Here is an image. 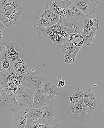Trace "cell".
<instances>
[{"label": "cell", "mask_w": 104, "mask_h": 128, "mask_svg": "<svg viewBox=\"0 0 104 128\" xmlns=\"http://www.w3.org/2000/svg\"><path fill=\"white\" fill-rule=\"evenodd\" d=\"M45 80L42 74L33 70L24 74L22 84L31 90H36L42 88Z\"/></svg>", "instance_id": "obj_6"}, {"label": "cell", "mask_w": 104, "mask_h": 128, "mask_svg": "<svg viewBox=\"0 0 104 128\" xmlns=\"http://www.w3.org/2000/svg\"><path fill=\"white\" fill-rule=\"evenodd\" d=\"M47 100L42 88L34 90L32 108H40L46 106Z\"/></svg>", "instance_id": "obj_16"}, {"label": "cell", "mask_w": 104, "mask_h": 128, "mask_svg": "<svg viewBox=\"0 0 104 128\" xmlns=\"http://www.w3.org/2000/svg\"><path fill=\"white\" fill-rule=\"evenodd\" d=\"M5 28V26L0 21V30L2 31L4 30Z\"/></svg>", "instance_id": "obj_28"}, {"label": "cell", "mask_w": 104, "mask_h": 128, "mask_svg": "<svg viewBox=\"0 0 104 128\" xmlns=\"http://www.w3.org/2000/svg\"><path fill=\"white\" fill-rule=\"evenodd\" d=\"M89 0L95 4H98L100 2L99 0Z\"/></svg>", "instance_id": "obj_29"}, {"label": "cell", "mask_w": 104, "mask_h": 128, "mask_svg": "<svg viewBox=\"0 0 104 128\" xmlns=\"http://www.w3.org/2000/svg\"><path fill=\"white\" fill-rule=\"evenodd\" d=\"M58 14L60 15V17H62V18H65L67 15V10L65 8H60Z\"/></svg>", "instance_id": "obj_24"}, {"label": "cell", "mask_w": 104, "mask_h": 128, "mask_svg": "<svg viewBox=\"0 0 104 128\" xmlns=\"http://www.w3.org/2000/svg\"><path fill=\"white\" fill-rule=\"evenodd\" d=\"M42 89L44 91L47 100L56 98L59 94L58 86L48 81L45 80L43 82Z\"/></svg>", "instance_id": "obj_15"}, {"label": "cell", "mask_w": 104, "mask_h": 128, "mask_svg": "<svg viewBox=\"0 0 104 128\" xmlns=\"http://www.w3.org/2000/svg\"><path fill=\"white\" fill-rule=\"evenodd\" d=\"M13 67L14 71L20 75H24L28 72V66L22 59H18L16 60Z\"/></svg>", "instance_id": "obj_18"}, {"label": "cell", "mask_w": 104, "mask_h": 128, "mask_svg": "<svg viewBox=\"0 0 104 128\" xmlns=\"http://www.w3.org/2000/svg\"><path fill=\"white\" fill-rule=\"evenodd\" d=\"M27 124L32 123L51 125L54 118V114L50 106L40 108H30L26 114Z\"/></svg>", "instance_id": "obj_3"}, {"label": "cell", "mask_w": 104, "mask_h": 128, "mask_svg": "<svg viewBox=\"0 0 104 128\" xmlns=\"http://www.w3.org/2000/svg\"><path fill=\"white\" fill-rule=\"evenodd\" d=\"M101 0V1H102V0Z\"/></svg>", "instance_id": "obj_32"}, {"label": "cell", "mask_w": 104, "mask_h": 128, "mask_svg": "<svg viewBox=\"0 0 104 128\" xmlns=\"http://www.w3.org/2000/svg\"><path fill=\"white\" fill-rule=\"evenodd\" d=\"M50 6L54 14H58L60 8H59L55 3L54 0H51L50 2Z\"/></svg>", "instance_id": "obj_23"}, {"label": "cell", "mask_w": 104, "mask_h": 128, "mask_svg": "<svg viewBox=\"0 0 104 128\" xmlns=\"http://www.w3.org/2000/svg\"><path fill=\"white\" fill-rule=\"evenodd\" d=\"M60 19V15L54 14L52 9H50L48 4L46 2L44 11L39 17L37 26L40 28H48L57 24Z\"/></svg>", "instance_id": "obj_7"}, {"label": "cell", "mask_w": 104, "mask_h": 128, "mask_svg": "<svg viewBox=\"0 0 104 128\" xmlns=\"http://www.w3.org/2000/svg\"><path fill=\"white\" fill-rule=\"evenodd\" d=\"M73 3L79 10L90 18L95 14L96 4L89 0H74Z\"/></svg>", "instance_id": "obj_12"}, {"label": "cell", "mask_w": 104, "mask_h": 128, "mask_svg": "<svg viewBox=\"0 0 104 128\" xmlns=\"http://www.w3.org/2000/svg\"><path fill=\"white\" fill-rule=\"evenodd\" d=\"M84 30L81 34L84 40V45L89 46L96 38L98 29V21L95 18H89L84 20Z\"/></svg>", "instance_id": "obj_5"}, {"label": "cell", "mask_w": 104, "mask_h": 128, "mask_svg": "<svg viewBox=\"0 0 104 128\" xmlns=\"http://www.w3.org/2000/svg\"><path fill=\"white\" fill-rule=\"evenodd\" d=\"M66 83L64 80H60L58 83V84H57V86L58 87H62L64 86H65L66 85Z\"/></svg>", "instance_id": "obj_27"}, {"label": "cell", "mask_w": 104, "mask_h": 128, "mask_svg": "<svg viewBox=\"0 0 104 128\" xmlns=\"http://www.w3.org/2000/svg\"><path fill=\"white\" fill-rule=\"evenodd\" d=\"M5 48V44H4V42H0V56L4 51Z\"/></svg>", "instance_id": "obj_26"}, {"label": "cell", "mask_w": 104, "mask_h": 128, "mask_svg": "<svg viewBox=\"0 0 104 128\" xmlns=\"http://www.w3.org/2000/svg\"><path fill=\"white\" fill-rule=\"evenodd\" d=\"M81 48L80 46L71 44L69 42L68 39L65 41L61 44V48L62 52L64 55L70 56L74 60H76V56L78 53L79 52L80 49Z\"/></svg>", "instance_id": "obj_17"}, {"label": "cell", "mask_w": 104, "mask_h": 128, "mask_svg": "<svg viewBox=\"0 0 104 128\" xmlns=\"http://www.w3.org/2000/svg\"></svg>", "instance_id": "obj_34"}, {"label": "cell", "mask_w": 104, "mask_h": 128, "mask_svg": "<svg viewBox=\"0 0 104 128\" xmlns=\"http://www.w3.org/2000/svg\"><path fill=\"white\" fill-rule=\"evenodd\" d=\"M51 125L47 124H37L32 123L29 124H26L25 128H52Z\"/></svg>", "instance_id": "obj_21"}, {"label": "cell", "mask_w": 104, "mask_h": 128, "mask_svg": "<svg viewBox=\"0 0 104 128\" xmlns=\"http://www.w3.org/2000/svg\"><path fill=\"white\" fill-rule=\"evenodd\" d=\"M84 20L78 22H70L66 20L63 18L60 17L59 21L57 24L62 31L68 34L74 33L82 34L84 28Z\"/></svg>", "instance_id": "obj_10"}, {"label": "cell", "mask_w": 104, "mask_h": 128, "mask_svg": "<svg viewBox=\"0 0 104 128\" xmlns=\"http://www.w3.org/2000/svg\"><path fill=\"white\" fill-rule=\"evenodd\" d=\"M10 66V62L8 60L4 59L0 62V66L3 70H7Z\"/></svg>", "instance_id": "obj_22"}, {"label": "cell", "mask_w": 104, "mask_h": 128, "mask_svg": "<svg viewBox=\"0 0 104 128\" xmlns=\"http://www.w3.org/2000/svg\"><path fill=\"white\" fill-rule=\"evenodd\" d=\"M22 10L18 0H0V21L6 28L15 26L21 19Z\"/></svg>", "instance_id": "obj_1"}, {"label": "cell", "mask_w": 104, "mask_h": 128, "mask_svg": "<svg viewBox=\"0 0 104 128\" xmlns=\"http://www.w3.org/2000/svg\"><path fill=\"white\" fill-rule=\"evenodd\" d=\"M68 39L70 43L72 45L80 47L84 45V40L81 34L77 33L70 34Z\"/></svg>", "instance_id": "obj_19"}, {"label": "cell", "mask_w": 104, "mask_h": 128, "mask_svg": "<svg viewBox=\"0 0 104 128\" xmlns=\"http://www.w3.org/2000/svg\"><path fill=\"white\" fill-rule=\"evenodd\" d=\"M30 108L21 107L14 112L12 123L14 128H24L27 124L26 114Z\"/></svg>", "instance_id": "obj_11"}, {"label": "cell", "mask_w": 104, "mask_h": 128, "mask_svg": "<svg viewBox=\"0 0 104 128\" xmlns=\"http://www.w3.org/2000/svg\"><path fill=\"white\" fill-rule=\"evenodd\" d=\"M84 92L82 88H78L70 97L69 104L72 113L83 115L86 114L84 103Z\"/></svg>", "instance_id": "obj_8"}, {"label": "cell", "mask_w": 104, "mask_h": 128, "mask_svg": "<svg viewBox=\"0 0 104 128\" xmlns=\"http://www.w3.org/2000/svg\"><path fill=\"white\" fill-rule=\"evenodd\" d=\"M73 0V1H74V0Z\"/></svg>", "instance_id": "obj_33"}, {"label": "cell", "mask_w": 104, "mask_h": 128, "mask_svg": "<svg viewBox=\"0 0 104 128\" xmlns=\"http://www.w3.org/2000/svg\"><path fill=\"white\" fill-rule=\"evenodd\" d=\"M84 98L86 113L89 114L95 110L98 103L94 92L85 90L84 92Z\"/></svg>", "instance_id": "obj_14"}, {"label": "cell", "mask_w": 104, "mask_h": 128, "mask_svg": "<svg viewBox=\"0 0 104 128\" xmlns=\"http://www.w3.org/2000/svg\"><path fill=\"white\" fill-rule=\"evenodd\" d=\"M34 90L22 84L15 93V98L21 107H32L34 98Z\"/></svg>", "instance_id": "obj_9"}, {"label": "cell", "mask_w": 104, "mask_h": 128, "mask_svg": "<svg viewBox=\"0 0 104 128\" xmlns=\"http://www.w3.org/2000/svg\"><path fill=\"white\" fill-rule=\"evenodd\" d=\"M55 3L59 8L67 9L72 4L73 1L72 0H54Z\"/></svg>", "instance_id": "obj_20"}, {"label": "cell", "mask_w": 104, "mask_h": 128, "mask_svg": "<svg viewBox=\"0 0 104 128\" xmlns=\"http://www.w3.org/2000/svg\"><path fill=\"white\" fill-rule=\"evenodd\" d=\"M3 36H4V34H3V33L2 32V31L0 30V39L1 38H2V37H3Z\"/></svg>", "instance_id": "obj_30"}, {"label": "cell", "mask_w": 104, "mask_h": 128, "mask_svg": "<svg viewBox=\"0 0 104 128\" xmlns=\"http://www.w3.org/2000/svg\"><path fill=\"white\" fill-rule=\"evenodd\" d=\"M4 43L5 45V48L0 56V62L4 60L8 59L10 62V66H13L17 60L22 59V49L18 44L10 41H6Z\"/></svg>", "instance_id": "obj_4"}, {"label": "cell", "mask_w": 104, "mask_h": 128, "mask_svg": "<svg viewBox=\"0 0 104 128\" xmlns=\"http://www.w3.org/2000/svg\"><path fill=\"white\" fill-rule=\"evenodd\" d=\"M2 70V68L0 66V71H1L2 70Z\"/></svg>", "instance_id": "obj_31"}, {"label": "cell", "mask_w": 104, "mask_h": 128, "mask_svg": "<svg viewBox=\"0 0 104 128\" xmlns=\"http://www.w3.org/2000/svg\"><path fill=\"white\" fill-rule=\"evenodd\" d=\"M64 56L65 57V62L66 64H71L74 61V60L70 56L64 55Z\"/></svg>", "instance_id": "obj_25"}, {"label": "cell", "mask_w": 104, "mask_h": 128, "mask_svg": "<svg viewBox=\"0 0 104 128\" xmlns=\"http://www.w3.org/2000/svg\"><path fill=\"white\" fill-rule=\"evenodd\" d=\"M67 12L66 16L64 18L70 22H78L84 20V19L90 18L84 14L74 5L73 3L66 9Z\"/></svg>", "instance_id": "obj_13"}, {"label": "cell", "mask_w": 104, "mask_h": 128, "mask_svg": "<svg viewBox=\"0 0 104 128\" xmlns=\"http://www.w3.org/2000/svg\"><path fill=\"white\" fill-rule=\"evenodd\" d=\"M22 79L8 84L0 90V102L2 106L14 112L21 108L15 98L16 90L22 84Z\"/></svg>", "instance_id": "obj_2"}]
</instances>
